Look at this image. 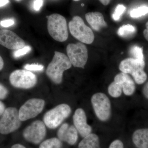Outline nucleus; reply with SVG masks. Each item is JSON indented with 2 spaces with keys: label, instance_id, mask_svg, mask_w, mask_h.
<instances>
[{
  "label": "nucleus",
  "instance_id": "5701e85b",
  "mask_svg": "<svg viewBox=\"0 0 148 148\" xmlns=\"http://www.w3.org/2000/svg\"><path fill=\"white\" fill-rule=\"evenodd\" d=\"M130 53L135 59L139 60H144L143 49L142 48L135 46L130 49Z\"/></svg>",
  "mask_w": 148,
  "mask_h": 148
},
{
  "label": "nucleus",
  "instance_id": "7ed1b4c3",
  "mask_svg": "<svg viewBox=\"0 0 148 148\" xmlns=\"http://www.w3.org/2000/svg\"><path fill=\"white\" fill-rule=\"evenodd\" d=\"M145 66L144 60L127 58L121 62L119 69L122 73L130 74L137 84H141L145 82L147 78L144 71Z\"/></svg>",
  "mask_w": 148,
  "mask_h": 148
},
{
  "label": "nucleus",
  "instance_id": "c85d7f7f",
  "mask_svg": "<svg viewBox=\"0 0 148 148\" xmlns=\"http://www.w3.org/2000/svg\"><path fill=\"white\" fill-rule=\"evenodd\" d=\"M14 24V21L13 19H8L3 20L0 22V24L2 27H8L12 26Z\"/></svg>",
  "mask_w": 148,
  "mask_h": 148
},
{
  "label": "nucleus",
  "instance_id": "2f4dec72",
  "mask_svg": "<svg viewBox=\"0 0 148 148\" xmlns=\"http://www.w3.org/2000/svg\"><path fill=\"white\" fill-rule=\"evenodd\" d=\"M146 29L143 32V34L146 40L148 41V21L146 23Z\"/></svg>",
  "mask_w": 148,
  "mask_h": 148
},
{
  "label": "nucleus",
  "instance_id": "b1692460",
  "mask_svg": "<svg viewBox=\"0 0 148 148\" xmlns=\"http://www.w3.org/2000/svg\"><path fill=\"white\" fill-rule=\"evenodd\" d=\"M126 8L122 4H119L116 6L114 11L112 14V18L115 21H118L120 18L121 16L124 13Z\"/></svg>",
  "mask_w": 148,
  "mask_h": 148
},
{
  "label": "nucleus",
  "instance_id": "f704fd0d",
  "mask_svg": "<svg viewBox=\"0 0 148 148\" xmlns=\"http://www.w3.org/2000/svg\"><path fill=\"white\" fill-rule=\"evenodd\" d=\"M104 5H107L110 2L111 0H99Z\"/></svg>",
  "mask_w": 148,
  "mask_h": 148
},
{
  "label": "nucleus",
  "instance_id": "0eeeda50",
  "mask_svg": "<svg viewBox=\"0 0 148 148\" xmlns=\"http://www.w3.org/2000/svg\"><path fill=\"white\" fill-rule=\"evenodd\" d=\"M21 121L16 108H7L0 119V133L7 135L14 132L20 127Z\"/></svg>",
  "mask_w": 148,
  "mask_h": 148
},
{
  "label": "nucleus",
  "instance_id": "1a4fd4ad",
  "mask_svg": "<svg viewBox=\"0 0 148 148\" xmlns=\"http://www.w3.org/2000/svg\"><path fill=\"white\" fill-rule=\"evenodd\" d=\"M66 51L72 65L76 68H84L88 58L87 49L84 45L79 42L70 44Z\"/></svg>",
  "mask_w": 148,
  "mask_h": 148
},
{
  "label": "nucleus",
  "instance_id": "423d86ee",
  "mask_svg": "<svg viewBox=\"0 0 148 148\" xmlns=\"http://www.w3.org/2000/svg\"><path fill=\"white\" fill-rule=\"evenodd\" d=\"M71 113V109L68 104H61L48 111L43 118L46 126L55 129L62 123Z\"/></svg>",
  "mask_w": 148,
  "mask_h": 148
},
{
  "label": "nucleus",
  "instance_id": "4c0bfd02",
  "mask_svg": "<svg viewBox=\"0 0 148 148\" xmlns=\"http://www.w3.org/2000/svg\"><path fill=\"white\" fill-rule=\"evenodd\" d=\"M18 1H19V0H18Z\"/></svg>",
  "mask_w": 148,
  "mask_h": 148
},
{
  "label": "nucleus",
  "instance_id": "20e7f679",
  "mask_svg": "<svg viewBox=\"0 0 148 148\" xmlns=\"http://www.w3.org/2000/svg\"><path fill=\"white\" fill-rule=\"evenodd\" d=\"M91 103L95 116L100 121L106 122L112 115L111 101L108 96L103 92H96L92 95Z\"/></svg>",
  "mask_w": 148,
  "mask_h": 148
},
{
  "label": "nucleus",
  "instance_id": "f03ea898",
  "mask_svg": "<svg viewBox=\"0 0 148 148\" xmlns=\"http://www.w3.org/2000/svg\"><path fill=\"white\" fill-rule=\"evenodd\" d=\"M49 34L52 38L60 42L66 41L69 37L66 18L64 16L53 14L47 16Z\"/></svg>",
  "mask_w": 148,
  "mask_h": 148
},
{
  "label": "nucleus",
  "instance_id": "72a5a7b5",
  "mask_svg": "<svg viewBox=\"0 0 148 148\" xmlns=\"http://www.w3.org/2000/svg\"><path fill=\"white\" fill-rule=\"evenodd\" d=\"M9 2V0H0V7L3 6Z\"/></svg>",
  "mask_w": 148,
  "mask_h": 148
},
{
  "label": "nucleus",
  "instance_id": "ddd939ff",
  "mask_svg": "<svg viewBox=\"0 0 148 148\" xmlns=\"http://www.w3.org/2000/svg\"><path fill=\"white\" fill-rule=\"evenodd\" d=\"M73 121L74 126L83 138L92 132V127L87 123L86 114L83 109L78 108L76 110L73 116Z\"/></svg>",
  "mask_w": 148,
  "mask_h": 148
},
{
  "label": "nucleus",
  "instance_id": "f3484780",
  "mask_svg": "<svg viewBox=\"0 0 148 148\" xmlns=\"http://www.w3.org/2000/svg\"><path fill=\"white\" fill-rule=\"evenodd\" d=\"M134 145L138 148H148V128L135 130L132 136Z\"/></svg>",
  "mask_w": 148,
  "mask_h": 148
},
{
  "label": "nucleus",
  "instance_id": "7c9ffc66",
  "mask_svg": "<svg viewBox=\"0 0 148 148\" xmlns=\"http://www.w3.org/2000/svg\"><path fill=\"white\" fill-rule=\"evenodd\" d=\"M143 92L145 98L148 99V82L143 87Z\"/></svg>",
  "mask_w": 148,
  "mask_h": 148
},
{
  "label": "nucleus",
  "instance_id": "6ab92c4d",
  "mask_svg": "<svg viewBox=\"0 0 148 148\" xmlns=\"http://www.w3.org/2000/svg\"><path fill=\"white\" fill-rule=\"evenodd\" d=\"M108 92L109 95L113 98H119L122 93V88L118 83L114 81L109 85L108 87Z\"/></svg>",
  "mask_w": 148,
  "mask_h": 148
},
{
  "label": "nucleus",
  "instance_id": "412c9836",
  "mask_svg": "<svg viewBox=\"0 0 148 148\" xmlns=\"http://www.w3.org/2000/svg\"><path fill=\"white\" fill-rule=\"evenodd\" d=\"M136 31L135 27L130 24L124 25L120 27L118 31V34L121 37H125L134 34Z\"/></svg>",
  "mask_w": 148,
  "mask_h": 148
},
{
  "label": "nucleus",
  "instance_id": "4468645a",
  "mask_svg": "<svg viewBox=\"0 0 148 148\" xmlns=\"http://www.w3.org/2000/svg\"><path fill=\"white\" fill-rule=\"evenodd\" d=\"M77 130L74 125L64 123L61 125L57 132L58 138L61 141L66 142L71 145H73L77 141Z\"/></svg>",
  "mask_w": 148,
  "mask_h": 148
},
{
  "label": "nucleus",
  "instance_id": "a878e982",
  "mask_svg": "<svg viewBox=\"0 0 148 148\" xmlns=\"http://www.w3.org/2000/svg\"><path fill=\"white\" fill-rule=\"evenodd\" d=\"M24 69L30 71H39L43 70L44 66L43 65H39V64H27L24 66Z\"/></svg>",
  "mask_w": 148,
  "mask_h": 148
},
{
  "label": "nucleus",
  "instance_id": "a211bd4d",
  "mask_svg": "<svg viewBox=\"0 0 148 148\" xmlns=\"http://www.w3.org/2000/svg\"><path fill=\"white\" fill-rule=\"evenodd\" d=\"M79 148H101L98 135L91 133L84 138L79 144Z\"/></svg>",
  "mask_w": 148,
  "mask_h": 148
},
{
  "label": "nucleus",
  "instance_id": "c9c22d12",
  "mask_svg": "<svg viewBox=\"0 0 148 148\" xmlns=\"http://www.w3.org/2000/svg\"><path fill=\"white\" fill-rule=\"evenodd\" d=\"M4 61L1 56H0V71L3 68Z\"/></svg>",
  "mask_w": 148,
  "mask_h": 148
},
{
  "label": "nucleus",
  "instance_id": "cd10ccee",
  "mask_svg": "<svg viewBox=\"0 0 148 148\" xmlns=\"http://www.w3.org/2000/svg\"><path fill=\"white\" fill-rule=\"evenodd\" d=\"M109 148H124V145L120 140H115L112 142Z\"/></svg>",
  "mask_w": 148,
  "mask_h": 148
},
{
  "label": "nucleus",
  "instance_id": "2eb2a0df",
  "mask_svg": "<svg viewBox=\"0 0 148 148\" xmlns=\"http://www.w3.org/2000/svg\"><path fill=\"white\" fill-rule=\"evenodd\" d=\"M114 81L121 86L123 92L126 96H131L135 92V82L128 74L121 72L115 76Z\"/></svg>",
  "mask_w": 148,
  "mask_h": 148
},
{
  "label": "nucleus",
  "instance_id": "aec40b11",
  "mask_svg": "<svg viewBox=\"0 0 148 148\" xmlns=\"http://www.w3.org/2000/svg\"><path fill=\"white\" fill-rule=\"evenodd\" d=\"M62 143L58 138L47 139L41 143L39 148H61Z\"/></svg>",
  "mask_w": 148,
  "mask_h": 148
},
{
  "label": "nucleus",
  "instance_id": "6e6552de",
  "mask_svg": "<svg viewBox=\"0 0 148 148\" xmlns=\"http://www.w3.org/2000/svg\"><path fill=\"white\" fill-rule=\"evenodd\" d=\"M10 82L14 87L22 89H29L37 84L36 76L26 70H17L11 73Z\"/></svg>",
  "mask_w": 148,
  "mask_h": 148
},
{
  "label": "nucleus",
  "instance_id": "c756f323",
  "mask_svg": "<svg viewBox=\"0 0 148 148\" xmlns=\"http://www.w3.org/2000/svg\"><path fill=\"white\" fill-rule=\"evenodd\" d=\"M43 0H35L34 4V8L35 10L38 11L40 10L43 5Z\"/></svg>",
  "mask_w": 148,
  "mask_h": 148
},
{
  "label": "nucleus",
  "instance_id": "9b49d317",
  "mask_svg": "<svg viewBox=\"0 0 148 148\" xmlns=\"http://www.w3.org/2000/svg\"><path fill=\"white\" fill-rule=\"evenodd\" d=\"M46 134V128L44 122L37 120L32 123L24 130L23 136L28 142L36 145L40 143Z\"/></svg>",
  "mask_w": 148,
  "mask_h": 148
},
{
  "label": "nucleus",
  "instance_id": "f8f14e48",
  "mask_svg": "<svg viewBox=\"0 0 148 148\" xmlns=\"http://www.w3.org/2000/svg\"><path fill=\"white\" fill-rule=\"evenodd\" d=\"M0 45L8 49L17 50L24 47L25 43L14 32L2 29L0 30Z\"/></svg>",
  "mask_w": 148,
  "mask_h": 148
},
{
  "label": "nucleus",
  "instance_id": "f257e3e1",
  "mask_svg": "<svg viewBox=\"0 0 148 148\" xmlns=\"http://www.w3.org/2000/svg\"><path fill=\"white\" fill-rule=\"evenodd\" d=\"M72 65L67 56L55 51L53 59L47 69V75L53 83L60 84L63 80L64 72L70 69Z\"/></svg>",
  "mask_w": 148,
  "mask_h": 148
},
{
  "label": "nucleus",
  "instance_id": "9d476101",
  "mask_svg": "<svg viewBox=\"0 0 148 148\" xmlns=\"http://www.w3.org/2000/svg\"><path fill=\"white\" fill-rule=\"evenodd\" d=\"M45 101L39 98H32L27 101L22 106L18 115L21 121L34 118L40 113L44 108Z\"/></svg>",
  "mask_w": 148,
  "mask_h": 148
},
{
  "label": "nucleus",
  "instance_id": "bb28decb",
  "mask_svg": "<svg viewBox=\"0 0 148 148\" xmlns=\"http://www.w3.org/2000/svg\"><path fill=\"white\" fill-rule=\"evenodd\" d=\"M8 91L6 88L0 83V100L5 99L8 94Z\"/></svg>",
  "mask_w": 148,
  "mask_h": 148
},
{
  "label": "nucleus",
  "instance_id": "dca6fc26",
  "mask_svg": "<svg viewBox=\"0 0 148 148\" xmlns=\"http://www.w3.org/2000/svg\"><path fill=\"white\" fill-rule=\"evenodd\" d=\"M85 18L88 23L95 31H99L102 28L107 26L104 16L101 12H88L85 14Z\"/></svg>",
  "mask_w": 148,
  "mask_h": 148
},
{
  "label": "nucleus",
  "instance_id": "39448f33",
  "mask_svg": "<svg viewBox=\"0 0 148 148\" xmlns=\"http://www.w3.org/2000/svg\"><path fill=\"white\" fill-rule=\"evenodd\" d=\"M69 28L72 36L81 42L90 44L94 41L95 36L92 30L80 16L73 17L69 22Z\"/></svg>",
  "mask_w": 148,
  "mask_h": 148
},
{
  "label": "nucleus",
  "instance_id": "4be33fe9",
  "mask_svg": "<svg viewBox=\"0 0 148 148\" xmlns=\"http://www.w3.org/2000/svg\"><path fill=\"white\" fill-rule=\"evenodd\" d=\"M148 13V7L146 6L140 7L131 11L130 16L132 18H138Z\"/></svg>",
  "mask_w": 148,
  "mask_h": 148
},
{
  "label": "nucleus",
  "instance_id": "473e14b6",
  "mask_svg": "<svg viewBox=\"0 0 148 148\" xmlns=\"http://www.w3.org/2000/svg\"><path fill=\"white\" fill-rule=\"evenodd\" d=\"M5 110L4 104L1 101H0V116L2 115Z\"/></svg>",
  "mask_w": 148,
  "mask_h": 148
},
{
  "label": "nucleus",
  "instance_id": "393cba45",
  "mask_svg": "<svg viewBox=\"0 0 148 148\" xmlns=\"http://www.w3.org/2000/svg\"><path fill=\"white\" fill-rule=\"evenodd\" d=\"M32 50L31 47L29 46H25L24 47L20 49H17L14 51L13 56L14 58H17L21 57L27 53H29Z\"/></svg>",
  "mask_w": 148,
  "mask_h": 148
},
{
  "label": "nucleus",
  "instance_id": "e433bc0d",
  "mask_svg": "<svg viewBox=\"0 0 148 148\" xmlns=\"http://www.w3.org/2000/svg\"><path fill=\"white\" fill-rule=\"evenodd\" d=\"M74 1H79L80 0H73Z\"/></svg>",
  "mask_w": 148,
  "mask_h": 148
}]
</instances>
